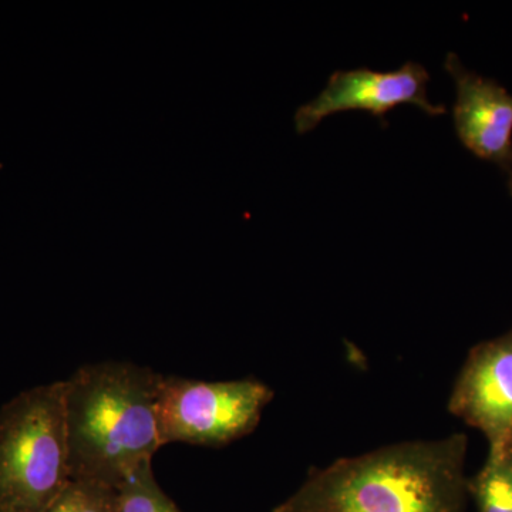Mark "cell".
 <instances>
[{
  "mask_svg": "<svg viewBox=\"0 0 512 512\" xmlns=\"http://www.w3.org/2000/svg\"><path fill=\"white\" fill-rule=\"evenodd\" d=\"M467 446L456 433L340 458L272 512H466Z\"/></svg>",
  "mask_w": 512,
  "mask_h": 512,
  "instance_id": "obj_1",
  "label": "cell"
},
{
  "mask_svg": "<svg viewBox=\"0 0 512 512\" xmlns=\"http://www.w3.org/2000/svg\"><path fill=\"white\" fill-rule=\"evenodd\" d=\"M160 373L130 362L92 363L66 383L67 437L72 480L119 490L153 463Z\"/></svg>",
  "mask_w": 512,
  "mask_h": 512,
  "instance_id": "obj_2",
  "label": "cell"
},
{
  "mask_svg": "<svg viewBox=\"0 0 512 512\" xmlns=\"http://www.w3.org/2000/svg\"><path fill=\"white\" fill-rule=\"evenodd\" d=\"M64 380L0 409V512H46L72 481Z\"/></svg>",
  "mask_w": 512,
  "mask_h": 512,
  "instance_id": "obj_3",
  "label": "cell"
},
{
  "mask_svg": "<svg viewBox=\"0 0 512 512\" xmlns=\"http://www.w3.org/2000/svg\"><path fill=\"white\" fill-rule=\"evenodd\" d=\"M274 396L271 387L254 377L204 382L161 375L156 402L161 447L227 446L258 427Z\"/></svg>",
  "mask_w": 512,
  "mask_h": 512,
  "instance_id": "obj_4",
  "label": "cell"
},
{
  "mask_svg": "<svg viewBox=\"0 0 512 512\" xmlns=\"http://www.w3.org/2000/svg\"><path fill=\"white\" fill-rule=\"evenodd\" d=\"M430 74L423 64L404 63L393 72H375L367 67L338 70L330 74L325 89L295 113L298 133H308L330 114L346 110L370 111L380 121L402 103L416 104L430 116L447 111L446 104H433L427 97Z\"/></svg>",
  "mask_w": 512,
  "mask_h": 512,
  "instance_id": "obj_5",
  "label": "cell"
},
{
  "mask_svg": "<svg viewBox=\"0 0 512 512\" xmlns=\"http://www.w3.org/2000/svg\"><path fill=\"white\" fill-rule=\"evenodd\" d=\"M448 412L480 430L490 448L512 444V328L478 343L461 367Z\"/></svg>",
  "mask_w": 512,
  "mask_h": 512,
  "instance_id": "obj_6",
  "label": "cell"
},
{
  "mask_svg": "<svg viewBox=\"0 0 512 512\" xmlns=\"http://www.w3.org/2000/svg\"><path fill=\"white\" fill-rule=\"evenodd\" d=\"M444 69L456 83L454 127L474 156L512 171V94L494 79L468 70L456 53H448Z\"/></svg>",
  "mask_w": 512,
  "mask_h": 512,
  "instance_id": "obj_7",
  "label": "cell"
},
{
  "mask_svg": "<svg viewBox=\"0 0 512 512\" xmlns=\"http://www.w3.org/2000/svg\"><path fill=\"white\" fill-rule=\"evenodd\" d=\"M467 490L478 512H512V444L488 448L487 460L468 478Z\"/></svg>",
  "mask_w": 512,
  "mask_h": 512,
  "instance_id": "obj_8",
  "label": "cell"
},
{
  "mask_svg": "<svg viewBox=\"0 0 512 512\" xmlns=\"http://www.w3.org/2000/svg\"><path fill=\"white\" fill-rule=\"evenodd\" d=\"M117 512H181L164 493L148 464L117 490Z\"/></svg>",
  "mask_w": 512,
  "mask_h": 512,
  "instance_id": "obj_9",
  "label": "cell"
},
{
  "mask_svg": "<svg viewBox=\"0 0 512 512\" xmlns=\"http://www.w3.org/2000/svg\"><path fill=\"white\" fill-rule=\"evenodd\" d=\"M46 512H117V490L72 480Z\"/></svg>",
  "mask_w": 512,
  "mask_h": 512,
  "instance_id": "obj_10",
  "label": "cell"
},
{
  "mask_svg": "<svg viewBox=\"0 0 512 512\" xmlns=\"http://www.w3.org/2000/svg\"><path fill=\"white\" fill-rule=\"evenodd\" d=\"M510 178H508V190H510V194L512 195V171H510Z\"/></svg>",
  "mask_w": 512,
  "mask_h": 512,
  "instance_id": "obj_11",
  "label": "cell"
}]
</instances>
